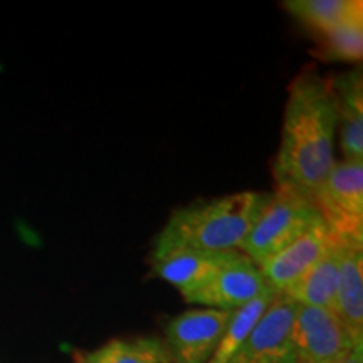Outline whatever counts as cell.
<instances>
[{
    "instance_id": "10",
    "label": "cell",
    "mask_w": 363,
    "mask_h": 363,
    "mask_svg": "<svg viewBox=\"0 0 363 363\" xmlns=\"http://www.w3.org/2000/svg\"><path fill=\"white\" fill-rule=\"evenodd\" d=\"M333 235L340 242L335 313L353 335V338L357 342H363V238Z\"/></svg>"
},
{
    "instance_id": "15",
    "label": "cell",
    "mask_w": 363,
    "mask_h": 363,
    "mask_svg": "<svg viewBox=\"0 0 363 363\" xmlns=\"http://www.w3.org/2000/svg\"><path fill=\"white\" fill-rule=\"evenodd\" d=\"M284 7L294 19L318 35L325 34L348 17L363 12L360 0H291L284 2Z\"/></svg>"
},
{
    "instance_id": "9",
    "label": "cell",
    "mask_w": 363,
    "mask_h": 363,
    "mask_svg": "<svg viewBox=\"0 0 363 363\" xmlns=\"http://www.w3.org/2000/svg\"><path fill=\"white\" fill-rule=\"evenodd\" d=\"M330 246V229L325 219L313 225L306 234L262 264L261 274L276 294H283L301 278Z\"/></svg>"
},
{
    "instance_id": "7",
    "label": "cell",
    "mask_w": 363,
    "mask_h": 363,
    "mask_svg": "<svg viewBox=\"0 0 363 363\" xmlns=\"http://www.w3.org/2000/svg\"><path fill=\"white\" fill-rule=\"evenodd\" d=\"M233 311L189 310L167 323V350L174 363H208L219 345Z\"/></svg>"
},
{
    "instance_id": "14",
    "label": "cell",
    "mask_w": 363,
    "mask_h": 363,
    "mask_svg": "<svg viewBox=\"0 0 363 363\" xmlns=\"http://www.w3.org/2000/svg\"><path fill=\"white\" fill-rule=\"evenodd\" d=\"M81 357L84 363H174L165 342L155 337L115 338Z\"/></svg>"
},
{
    "instance_id": "3",
    "label": "cell",
    "mask_w": 363,
    "mask_h": 363,
    "mask_svg": "<svg viewBox=\"0 0 363 363\" xmlns=\"http://www.w3.org/2000/svg\"><path fill=\"white\" fill-rule=\"evenodd\" d=\"M321 220L323 217L315 201L289 190L276 189L240 244L239 252L261 267Z\"/></svg>"
},
{
    "instance_id": "11",
    "label": "cell",
    "mask_w": 363,
    "mask_h": 363,
    "mask_svg": "<svg viewBox=\"0 0 363 363\" xmlns=\"http://www.w3.org/2000/svg\"><path fill=\"white\" fill-rule=\"evenodd\" d=\"M337 108L340 145L345 160L363 162V74L362 67L330 79Z\"/></svg>"
},
{
    "instance_id": "18",
    "label": "cell",
    "mask_w": 363,
    "mask_h": 363,
    "mask_svg": "<svg viewBox=\"0 0 363 363\" xmlns=\"http://www.w3.org/2000/svg\"><path fill=\"white\" fill-rule=\"evenodd\" d=\"M362 350H363V343L357 345V347L353 348V350L348 353V355H345L343 358H340V360L333 362V363H363V353H362Z\"/></svg>"
},
{
    "instance_id": "13",
    "label": "cell",
    "mask_w": 363,
    "mask_h": 363,
    "mask_svg": "<svg viewBox=\"0 0 363 363\" xmlns=\"http://www.w3.org/2000/svg\"><path fill=\"white\" fill-rule=\"evenodd\" d=\"M340 271V242L330 233V246L305 274L286 289L284 296L303 306L335 311Z\"/></svg>"
},
{
    "instance_id": "2",
    "label": "cell",
    "mask_w": 363,
    "mask_h": 363,
    "mask_svg": "<svg viewBox=\"0 0 363 363\" xmlns=\"http://www.w3.org/2000/svg\"><path fill=\"white\" fill-rule=\"evenodd\" d=\"M269 199L246 190L177 208L153 242L152 262L185 251H239Z\"/></svg>"
},
{
    "instance_id": "8",
    "label": "cell",
    "mask_w": 363,
    "mask_h": 363,
    "mask_svg": "<svg viewBox=\"0 0 363 363\" xmlns=\"http://www.w3.org/2000/svg\"><path fill=\"white\" fill-rule=\"evenodd\" d=\"M271 289L262 278L259 266L247 259L242 252L235 251L234 256L220 267L211 283L201 291L187 299L192 305L224 311H235L246 306L252 299Z\"/></svg>"
},
{
    "instance_id": "6",
    "label": "cell",
    "mask_w": 363,
    "mask_h": 363,
    "mask_svg": "<svg viewBox=\"0 0 363 363\" xmlns=\"http://www.w3.org/2000/svg\"><path fill=\"white\" fill-rule=\"evenodd\" d=\"M298 303L276 294L230 363H299L293 340Z\"/></svg>"
},
{
    "instance_id": "19",
    "label": "cell",
    "mask_w": 363,
    "mask_h": 363,
    "mask_svg": "<svg viewBox=\"0 0 363 363\" xmlns=\"http://www.w3.org/2000/svg\"><path fill=\"white\" fill-rule=\"evenodd\" d=\"M74 360H76V363H84V362H83V357H81V353H76Z\"/></svg>"
},
{
    "instance_id": "5",
    "label": "cell",
    "mask_w": 363,
    "mask_h": 363,
    "mask_svg": "<svg viewBox=\"0 0 363 363\" xmlns=\"http://www.w3.org/2000/svg\"><path fill=\"white\" fill-rule=\"evenodd\" d=\"M293 340L299 363H333L363 343L353 338L335 311L303 305L294 313Z\"/></svg>"
},
{
    "instance_id": "16",
    "label": "cell",
    "mask_w": 363,
    "mask_h": 363,
    "mask_svg": "<svg viewBox=\"0 0 363 363\" xmlns=\"http://www.w3.org/2000/svg\"><path fill=\"white\" fill-rule=\"evenodd\" d=\"M274 296L276 293L272 289H267L259 298L252 299L246 306L233 311V316H230L229 323L225 326L224 335H222L214 355H212L208 363H230L235 353L239 352V348L242 347V343L251 335L254 326L264 315Z\"/></svg>"
},
{
    "instance_id": "1",
    "label": "cell",
    "mask_w": 363,
    "mask_h": 363,
    "mask_svg": "<svg viewBox=\"0 0 363 363\" xmlns=\"http://www.w3.org/2000/svg\"><path fill=\"white\" fill-rule=\"evenodd\" d=\"M338 116L330 79L315 69L303 71L288 89L281 143L274 158L278 190L315 201L335 165Z\"/></svg>"
},
{
    "instance_id": "4",
    "label": "cell",
    "mask_w": 363,
    "mask_h": 363,
    "mask_svg": "<svg viewBox=\"0 0 363 363\" xmlns=\"http://www.w3.org/2000/svg\"><path fill=\"white\" fill-rule=\"evenodd\" d=\"M315 203L330 233L363 238V162H335Z\"/></svg>"
},
{
    "instance_id": "17",
    "label": "cell",
    "mask_w": 363,
    "mask_h": 363,
    "mask_svg": "<svg viewBox=\"0 0 363 363\" xmlns=\"http://www.w3.org/2000/svg\"><path fill=\"white\" fill-rule=\"evenodd\" d=\"M321 38V56L330 61L360 62L363 56V12L331 27Z\"/></svg>"
},
{
    "instance_id": "12",
    "label": "cell",
    "mask_w": 363,
    "mask_h": 363,
    "mask_svg": "<svg viewBox=\"0 0 363 363\" xmlns=\"http://www.w3.org/2000/svg\"><path fill=\"white\" fill-rule=\"evenodd\" d=\"M235 251H185L152 262L153 274L179 289L185 301L211 283Z\"/></svg>"
}]
</instances>
